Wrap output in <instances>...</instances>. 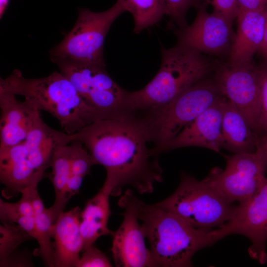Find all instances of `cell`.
Here are the masks:
<instances>
[{
  "mask_svg": "<svg viewBox=\"0 0 267 267\" xmlns=\"http://www.w3.org/2000/svg\"><path fill=\"white\" fill-rule=\"evenodd\" d=\"M61 132L46 124L41 115L36 119L25 140L0 148V180L7 199L28 188L38 187L50 167L55 147L62 144Z\"/></svg>",
  "mask_w": 267,
  "mask_h": 267,
  "instance_id": "cell-5",
  "label": "cell"
},
{
  "mask_svg": "<svg viewBox=\"0 0 267 267\" xmlns=\"http://www.w3.org/2000/svg\"><path fill=\"white\" fill-rule=\"evenodd\" d=\"M261 136L252 130L238 108L227 99L222 121V148L233 154L254 153Z\"/></svg>",
  "mask_w": 267,
  "mask_h": 267,
  "instance_id": "cell-19",
  "label": "cell"
},
{
  "mask_svg": "<svg viewBox=\"0 0 267 267\" xmlns=\"http://www.w3.org/2000/svg\"><path fill=\"white\" fill-rule=\"evenodd\" d=\"M131 189H127L118 201L124 210L123 222L113 234L111 251L118 267H153L150 250L146 248L137 210L140 201Z\"/></svg>",
  "mask_w": 267,
  "mask_h": 267,
  "instance_id": "cell-13",
  "label": "cell"
},
{
  "mask_svg": "<svg viewBox=\"0 0 267 267\" xmlns=\"http://www.w3.org/2000/svg\"><path fill=\"white\" fill-rule=\"evenodd\" d=\"M216 64L204 54L176 44L161 49V63L153 79L142 89L127 91L124 111L138 114L165 105L208 77Z\"/></svg>",
  "mask_w": 267,
  "mask_h": 267,
  "instance_id": "cell-3",
  "label": "cell"
},
{
  "mask_svg": "<svg viewBox=\"0 0 267 267\" xmlns=\"http://www.w3.org/2000/svg\"><path fill=\"white\" fill-rule=\"evenodd\" d=\"M112 264L108 257L94 246L84 251L76 267H110Z\"/></svg>",
  "mask_w": 267,
  "mask_h": 267,
  "instance_id": "cell-28",
  "label": "cell"
},
{
  "mask_svg": "<svg viewBox=\"0 0 267 267\" xmlns=\"http://www.w3.org/2000/svg\"><path fill=\"white\" fill-rule=\"evenodd\" d=\"M266 58L267 59V57Z\"/></svg>",
  "mask_w": 267,
  "mask_h": 267,
  "instance_id": "cell-35",
  "label": "cell"
},
{
  "mask_svg": "<svg viewBox=\"0 0 267 267\" xmlns=\"http://www.w3.org/2000/svg\"><path fill=\"white\" fill-rule=\"evenodd\" d=\"M259 51L266 58L267 57V8L266 12L264 38Z\"/></svg>",
  "mask_w": 267,
  "mask_h": 267,
  "instance_id": "cell-33",
  "label": "cell"
},
{
  "mask_svg": "<svg viewBox=\"0 0 267 267\" xmlns=\"http://www.w3.org/2000/svg\"><path fill=\"white\" fill-rule=\"evenodd\" d=\"M70 144L71 147V176L84 178L89 174L92 166L96 164L81 142L75 140Z\"/></svg>",
  "mask_w": 267,
  "mask_h": 267,
  "instance_id": "cell-26",
  "label": "cell"
},
{
  "mask_svg": "<svg viewBox=\"0 0 267 267\" xmlns=\"http://www.w3.org/2000/svg\"><path fill=\"white\" fill-rule=\"evenodd\" d=\"M261 83V111L260 127L263 135L267 134V63L258 67Z\"/></svg>",
  "mask_w": 267,
  "mask_h": 267,
  "instance_id": "cell-29",
  "label": "cell"
},
{
  "mask_svg": "<svg viewBox=\"0 0 267 267\" xmlns=\"http://www.w3.org/2000/svg\"><path fill=\"white\" fill-rule=\"evenodd\" d=\"M213 8L214 12L233 21L237 18L239 8L237 0H205Z\"/></svg>",
  "mask_w": 267,
  "mask_h": 267,
  "instance_id": "cell-30",
  "label": "cell"
},
{
  "mask_svg": "<svg viewBox=\"0 0 267 267\" xmlns=\"http://www.w3.org/2000/svg\"><path fill=\"white\" fill-rule=\"evenodd\" d=\"M112 189L104 183L98 192L86 203L80 215V230L84 251L100 236L113 233L108 228L111 214L110 196Z\"/></svg>",
  "mask_w": 267,
  "mask_h": 267,
  "instance_id": "cell-20",
  "label": "cell"
},
{
  "mask_svg": "<svg viewBox=\"0 0 267 267\" xmlns=\"http://www.w3.org/2000/svg\"><path fill=\"white\" fill-rule=\"evenodd\" d=\"M227 98L222 95L187 125L174 138L150 149L152 155L184 147H200L219 152L222 121Z\"/></svg>",
  "mask_w": 267,
  "mask_h": 267,
  "instance_id": "cell-15",
  "label": "cell"
},
{
  "mask_svg": "<svg viewBox=\"0 0 267 267\" xmlns=\"http://www.w3.org/2000/svg\"><path fill=\"white\" fill-rule=\"evenodd\" d=\"M32 266L33 264L30 253L17 249L8 257L1 267Z\"/></svg>",
  "mask_w": 267,
  "mask_h": 267,
  "instance_id": "cell-31",
  "label": "cell"
},
{
  "mask_svg": "<svg viewBox=\"0 0 267 267\" xmlns=\"http://www.w3.org/2000/svg\"><path fill=\"white\" fill-rule=\"evenodd\" d=\"M155 204L194 228L207 232L229 221L237 207L224 199L204 178L199 180L185 173L181 174L176 191Z\"/></svg>",
  "mask_w": 267,
  "mask_h": 267,
  "instance_id": "cell-6",
  "label": "cell"
},
{
  "mask_svg": "<svg viewBox=\"0 0 267 267\" xmlns=\"http://www.w3.org/2000/svg\"><path fill=\"white\" fill-rule=\"evenodd\" d=\"M213 79L222 93L244 115L252 130L262 136L260 127L261 83L258 67L216 63Z\"/></svg>",
  "mask_w": 267,
  "mask_h": 267,
  "instance_id": "cell-12",
  "label": "cell"
},
{
  "mask_svg": "<svg viewBox=\"0 0 267 267\" xmlns=\"http://www.w3.org/2000/svg\"><path fill=\"white\" fill-rule=\"evenodd\" d=\"M34 211L35 225L39 245L38 253L44 264L47 267H54V249L51 242V228L54 223L49 208H45L40 198L37 188L29 189L26 191Z\"/></svg>",
  "mask_w": 267,
  "mask_h": 267,
  "instance_id": "cell-22",
  "label": "cell"
},
{
  "mask_svg": "<svg viewBox=\"0 0 267 267\" xmlns=\"http://www.w3.org/2000/svg\"><path fill=\"white\" fill-rule=\"evenodd\" d=\"M71 161L70 144L57 146L51 157L50 163L51 172L48 175L55 195L54 202L49 208L54 222L63 212L69 201L67 198L66 189L71 176Z\"/></svg>",
  "mask_w": 267,
  "mask_h": 267,
  "instance_id": "cell-21",
  "label": "cell"
},
{
  "mask_svg": "<svg viewBox=\"0 0 267 267\" xmlns=\"http://www.w3.org/2000/svg\"><path fill=\"white\" fill-rule=\"evenodd\" d=\"M197 9L191 24L175 29L177 44L204 55L228 56L235 35L233 22L214 12L209 13L204 4Z\"/></svg>",
  "mask_w": 267,
  "mask_h": 267,
  "instance_id": "cell-14",
  "label": "cell"
},
{
  "mask_svg": "<svg viewBox=\"0 0 267 267\" xmlns=\"http://www.w3.org/2000/svg\"><path fill=\"white\" fill-rule=\"evenodd\" d=\"M68 139L81 142L96 165L105 169L104 183L111 187V196L121 195L125 186L151 193L154 184L163 180L157 156L152 155L147 146L151 142L147 129L134 114L96 120L68 134Z\"/></svg>",
  "mask_w": 267,
  "mask_h": 267,
  "instance_id": "cell-1",
  "label": "cell"
},
{
  "mask_svg": "<svg viewBox=\"0 0 267 267\" xmlns=\"http://www.w3.org/2000/svg\"><path fill=\"white\" fill-rule=\"evenodd\" d=\"M137 215L150 244L153 267H191V259L197 252L217 242L212 231L195 228L155 204L140 200Z\"/></svg>",
  "mask_w": 267,
  "mask_h": 267,
  "instance_id": "cell-4",
  "label": "cell"
},
{
  "mask_svg": "<svg viewBox=\"0 0 267 267\" xmlns=\"http://www.w3.org/2000/svg\"><path fill=\"white\" fill-rule=\"evenodd\" d=\"M222 95L214 79L207 78L195 83L168 103L136 115L147 128L151 142L158 146L174 138Z\"/></svg>",
  "mask_w": 267,
  "mask_h": 267,
  "instance_id": "cell-7",
  "label": "cell"
},
{
  "mask_svg": "<svg viewBox=\"0 0 267 267\" xmlns=\"http://www.w3.org/2000/svg\"><path fill=\"white\" fill-rule=\"evenodd\" d=\"M10 0H0V18L4 14L9 4Z\"/></svg>",
  "mask_w": 267,
  "mask_h": 267,
  "instance_id": "cell-34",
  "label": "cell"
},
{
  "mask_svg": "<svg viewBox=\"0 0 267 267\" xmlns=\"http://www.w3.org/2000/svg\"><path fill=\"white\" fill-rule=\"evenodd\" d=\"M0 88L21 95L39 111L50 114L59 122L63 132L73 134L87 125L107 117L89 105L70 81L61 72H53L39 78H26L14 70Z\"/></svg>",
  "mask_w": 267,
  "mask_h": 267,
  "instance_id": "cell-2",
  "label": "cell"
},
{
  "mask_svg": "<svg viewBox=\"0 0 267 267\" xmlns=\"http://www.w3.org/2000/svg\"><path fill=\"white\" fill-rule=\"evenodd\" d=\"M0 219L1 222L16 223L24 229L33 239H38L35 216L20 213L14 203L0 199Z\"/></svg>",
  "mask_w": 267,
  "mask_h": 267,
  "instance_id": "cell-25",
  "label": "cell"
},
{
  "mask_svg": "<svg viewBox=\"0 0 267 267\" xmlns=\"http://www.w3.org/2000/svg\"><path fill=\"white\" fill-rule=\"evenodd\" d=\"M167 15L170 18L171 23L182 29L188 25L186 19L187 12L191 7L198 8L202 4L201 0H165Z\"/></svg>",
  "mask_w": 267,
  "mask_h": 267,
  "instance_id": "cell-27",
  "label": "cell"
},
{
  "mask_svg": "<svg viewBox=\"0 0 267 267\" xmlns=\"http://www.w3.org/2000/svg\"><path fill=\"white\" fill-rule=\"evenodd\" d=\"M0 148L14 146L26 138L40 111L25 100L0 88Z\"/></svg>",
  "mask_w": 267,
  "mask_h": 267,
  "instance_id": "cell-16",
  "label": "cell"
},
{
  "mask_svg": "<svg viewBox=\"0 0 267 267\" xmlns=\"http://www.w3.org/2000/svg\"><path fill=\"white\" fill-rule=\"evenodd\" d=\"M126 11L131 13L134 22V32L139 34L159 22L167 15L165 0H121Z\"/></svg>",
  "mask_w": 267,
  "mask_h": 267,
  "instance_id": "cell-23",
  "label": "cell"
},
{
  "mask_svg": "<svg viewBox=\"0 0 267 267\" xmlns=\"http://www.w3.org/2000/svg\"><path fill=\"white\" fill-rule=\"evenodd\" d=\"M50 58L91 106L108 118L125 112L127 90L112 79L105 66L66 58Z\"/></svg>",
  "mask_w": 267,
  "mask_h": 267,
  "instance_id": "cell-10",
  "label": "cell"
},
{
  "mask_svg": "<svg viewBox=\"0 0 267 267\" xmlns=\"http://www.w3.org/2000/svg\"><path fill=\"white\" fill-rule=\"evenodd\" d=\"M239 10H258L267 8V0H237Z\"/></svg>",
  "mask_w": 267,
  "mask_h": 267,
  "instance_id": "cell-32",
  "label": "cell"
},
{
  "mask_svg": "<svg viewBox=\"0 0 267 267\" xmlns=\"http://www.w3.org/2000/svg\"><path fill=\"white\" fill-rule=\"evenodd\" d=\"M126 11L121 0L102 12L79 8L75 24L64 39L50 50V57L105 66L103 46L106 36L115 20Z\"/></svg>",
  "mask_w": 267,
  "mask_h": 267,
  "instance_id": "cell-8",
  "label": "cell"
},
{
  "mask_svg": "<svg viewBox=\"0 0 267 267\" xmlns=\"http://www.w3.org/2000/svg\"><path fill=\"white\" fill-rule=\"evenodd\" d=\"M212 232L217 242L231 234L246 236L251 242L248 250L250 257L261 264H265L267 262V178L252 197L238 204L229 221Z\"/></svg>",
  "mask_w": 267,
  "mask_h": 267,
  "instance_id": "cell-11",
  "label": "cell"
},
{
  "mask_svg": "<svg viewBox=\"0 0 267 267\" xmlns=\"http://www.w3.org/2000/svg\"><path fill=\"white\" fill-rule=\"evenodd\" d=\"M267 8L258 10H239L237 29L226 62L234 66L253 64L254 55L259 51L265 33Z\"/></svg>",
  "mask_w": 267,
  "mask_h": 267,
  "instance_id": "cell-17",
  "label": "cell"
},
{
  "mask_svg": "<svg viewBox=\"0 0 267 267\" xmlns=\"http://www.w3.org/2000/svg\"><path fill=\"white\" fill-rule=\"evenodd\" d=\"M0 225V267L16 251L20 245L33 239L16 223L1 222Z\"/></svg>",
  "mask_w": 267,
  "mask_h": 267,
  "instance_id": "cell-24",
  "label": "cell"
},
{
  "mask_svg": "<svg viewBox=\"0 0 267 267\" xmlns=\"http://www.w3.org/2000/svg\"><path fill=\"white\" fill-rule=\"evenodd\" d=\"M224 169L211 170L205 180L231 203H242L261 185L267 170V134L261 136L255 152L224 155Z\"/></svg>",
  "mask_w": 267,
  "mask_h": 267,
  "instance_id": "cell-9",
  "label": "cell"
},
{
  "mask_svg": "<svg viewBox=\"0 0 267 267\" xmlns=\"http://www.w3.org/2000/svg\"><path fill=\"white\" fill-rule=\"evenodd\" d=\"M81 210L76 206L63 212L51 228L53 239L54 267H76L83 250L80 230Z\"/></svg>",
  "mask_w": 267,
  "mask_h": 267,
  "instance_id": "cell-18",
  "label": "cell"
}]
</instances>
